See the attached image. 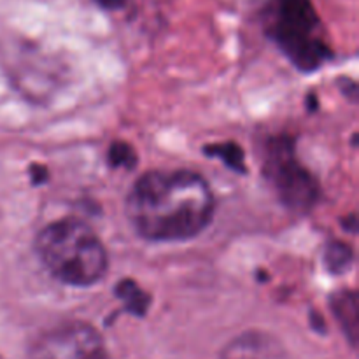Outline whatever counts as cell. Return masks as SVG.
Listing matches in <instances>:
<instances>
[{
	"mask_svg": "<svg viewBox=\"0 0 359 359\" xmlns=\"http://www.w3.org/2000/svg\"><path fill=\"white\" fill-rule=\"evenodd\" d=\"M203 153H205L207 156H214L217 158V160H221L228 168H231V170L245 172L244 151H242L235 142L210 144V146L203 147Z\"/></svg>",
	"mask_w": 359,
	"mask_h": 359,
	"instance_id": "cell-10",
	"label": "cell"
},
{
	"mask_svg": "<svg viewBox=\"0 0 359 359\" xmlns=\"http://www.w3.org/2000/svg\"><path fill=\"white\" fill-rule=\"evenodd\" d=\"M109 163L112 167H123V168H133L137 163V154L126 142H114L107 153Z\"/></svg>",
	"mask_w": 359,
	"mask_h": 359,
	"instance_id": "cell-11",
	"label": "cell"
},
{
	"mask_svg": "<svg viewBox=\"0 0 359 359\" xmlns=\"http://www.w3.org/2000/svg\"><path fill=\"white\" fill-rule=\"evenodd\" d=\"M95 4H98L102 9L118 11V9H121V7H125L126 0H95Z\"/></svg>",
	"mask_w": 359,
	"mask_h": 359,
	"instance_id": "cell-12",
	"label": "cell"
},
{
	"mask_svg": "<svg viewBox=\"0 0 359 359\" xmlns=\"http://www.w3.org/2000/svg\"><path fill=\"white\" fill-rule=\"evenodd\" d=\"M354 255L353 249L347 244L339 241H332L325 249V265L335 276H342V273L349 272L353 266Z\"/></svg>",
	"mask_w": 359,
	"mask_h": 359,
	"instance_id": "cell-9",
	"label": "cell"
},
{
	"mask_svg": "<svg viewBox=\"0 0 359 359\" xmlns=\"http://www.w3.org/2000/svg\"><path fill=\"white\" fill-rule=\"evenodd\" d=\"M27 359H109L100 333L83 321H69L41 333Z\"/></svg>",
	"mask_w": 359,
	"mask_h": 359,
	"instance_id": "cell-5",
	"label": "cell"
},
{
	"mask_svg": "<svg viewBox=\"0 0 359 359\" xmlns=\"http://www.w3.org/2000/svg\"><path fill=\"white\" fill-rule=\"evenodd\" d=\"M262 172L279 202L294 214H309L321 198V188L311 170L297 156L290 135L266 137L259 149Z\"/></svg>",
	"mask_w": 359,
	"mask_h": 359,
	"instance_id": "cell-4",
	"label": "cell"
},
{
	"mask_svg": "<svg viewBox=\"0 0 359 359\" xmlns=\"http://www.w3.org/2000/svg\"><path fill=\"white\" fill-rule=\"evenodd\" d=\"M219 359H290L283 344L265 332H245L231 340Z\"/></svg>",
	"mask_w": 359,
	"mask_h": 359,
	"instance_id": "cell-6",
	"label": "cell"
},
{
	"mask_svg": "<svg viewBox=\"0 0 359 359\" xmlns=\"http://www.w3.org/2000/svg\"><path fill=\"white\" fill-rule=\"evenodd\" d=\"M330 304H332L333 314H335L342 332L349 339L351 346L356 347L359 332V307L356 293L354 291H339V293L333 294Z\"/></svg>",
	"mask_w": 359,
	"mask_h": 359,
	"instance_id": "cell-7",
	"label": "cell"
},
{
	"mask_svg": "<svg viewBox=\"0 0 359 359\" xmlns=\"http://www.w3.org/2000/svg\"><path fill=\"white\" fill-rule=\"evenodd\" d=\"M262 28L300 72H316L333 60V49L312 0H266Z\"/></svg>",
	"mask_w": 359,
	"mask_h": 359,
	"instance_id": "cell-3",
	"label": "cell"
},
{
	"mask_svg": "<svg viewBox=\"0 0 359 359\" xmlns=\"http://www.w3.org/2000/svg\"><path fill=\"white\" fill-rule=\"evenodd\" d=\"M35 255L56 280L72 287L95 286L109 270L104 242L76 217L42 228L35 237Z\"/></svg>",
	"mask_w": 359,
	"mask_h": 359,
	"instance_id": "cell-2",
	"label": "cell"
},
{
	"mask_svg": "<svg viewBox=\"0 0 359 359\" xmlns=\"http://www.w3.org/2000/svg\"><path fill=\"white\" fill-rule=\"evenodd\" d=\"M116 297L123 302L125 311H128L133 316H140L142 318L147 312V309H149V294L144 290H140L139 284L130 279L118 283V286H116Z\"/></svg>",
	"mask_w": 359,
	"mask_h": 359,
	"instance_id": "cell-8",
	"label": "cell"
},
{
	"mask_svg": "<svg viewBox=\"0 0 359 359\" xmlns=\"http://www.w3.org/2000/svg\"><path fill=\"white\" fill-rule=\"evenodd\" d=\"M126 219L140 238L184 242L207 230L216 214V196L203 175L193 170L146 172L130 188Z\"/></svg>",
	"mask_w": 359,
	"mask_h": 359,
	"instance_id": "cell-1",
	"label": "cell"
}]
</instances>
